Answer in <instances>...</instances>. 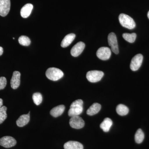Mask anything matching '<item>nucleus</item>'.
I'll use <instances>...</instances> for the list:
<instances>
[{"instance_id": "obj_1", "label": "nucleus", "mask_w": 149, "mask_h": 149, "mask_svg": "<svg viewBox=\"0 0 149 149\" xmlns=\"http://www.w3.org/2000/svg\"><path fill=\"white\" fill-rule=\"evenodd\" d=\"M119 22L123 27L128 29H133L136 27V23L132 17L125 14L121 13L119 15Z\"/></svg>"}, {"instance_id": "obj_2", "label": "nucleus", "mask_w": 149, "mask_h": 149, "mask_svg": "<svg viewBox=\"0 0 149 149\" xmlns=\"http://www.w3.org/2000/svg\"><path fill=\"white\" fill-rule=\"evenodd\" d=\"M63 72L60 69L56 68H50L47 70L46 75L48 79L52 81H57L63 77Z\"/></svg>"}, {"instance_id": "obj_3", "label": "nucleus", "mask_w": 149, "mask_h": 149, "mask_svg": "<svg viewBox=\"0 0 149 149\" xmlns=\"http://www.w3.org/2000/svg\"><path fill=\"white\" fill-rule=\"evenodd\" d=\"M104 75V72L99 70H91L88 71L86 77L91 83H97L101 80Z\"/></svg>"}, {"instance_id": "obj_4", "label": "nucleus", "mask_w": 149, "mask_h": 149, "mask_svg": "<svg viewBox=\"0 0 149 149\" xmlns=\"http://www.w3.org/2000/svg\"><path fill=\"white\" fill-rule=\"evenodd\" d=\"M109 45L110 46L112 51L117 54L119 53L118 45L116 35L113 32L110 33L108 37Z\"/></svg>"}, {"instance_id": "obj_5", "label": "nucleus", "mask_w": 149, "mask_h": 149, "mask_svg": "<svg viewBox=\"0 0 149 149\" xmlns=\"http://www.w3.org/2000/svg\"><path fill=\"white\" fill-rule=\"evenodd\" d=\"M143 56L138 54L132 59L130 64V68L133 71H136L141 67L143 61Z\"/></svg>"}, {"instance_id": "obj_6", "label": "nucleus", "mask_w": 149, "mask_h": 149, "mask_svg": "<svg viewBox=\"0 0 149 149\" xmlns=\"http://www.w3.org/2000/svg\"><path fill=\"white\" fill-rule=\"evenodd\" d=\"M97 56L102 60H107L110 58L111 51L109 48L102 47L99 48L96 53Z\"/></svg>"}, {"instance_id": "obj_7", "label": "nucleus", "mask_w": 149, "mask_h": 149, "mask_svg": "<svg viewBox=\"0 0 149 149\" xmlns=\"http://www.w3.org/2000/svg\"><path fill=\"white\" fill-rule=\"evenodd\" d=\"M69 124L72 128L75 129H80L85 125V122L82 118L78 116H72L69 121Z\"/></svg>"}, {"instance_id": "obj_8", "label": "nucleus", "mask_w": 149, "mask_h": 149, "mask_svg": "<svg viewBox=\"0 0 149 149\" xmlns=\"http://www.w3.org/2000/svg\"><path fill=\"white\" fill-rule=\"evenodd\" d=\"M16 143L15 139L11 136H4L0 139V145L4 148H11L15 146Z\"/></svg>"}, {"instance_id": "obj_9", "label": "nucleus", "mask_w": 149, "mask_h": 149, "mask_svg": "<svg viewBox=\"0 0 149 149\" xmlns=\"http://www.w3.org/2000/svg\"><path fill=\"white\" fill-rule=\"evenodd\" d=\"M10 0H0V15L5 17L10 10Z\"/></svg>"}, {"instance_id": "obj_10", "label": "nucleus", "mask_w": 149, "mask_h": 149, "mask_svg": "<svg viewBox=\"0 0 149 149\" xmlns=\"http://www.w3.org/2000/svg\"><path fill=\"white\" fill-rule=\"evenodd\" d=\"M85 48V43L80 42L74 45L70 51L71 55L74 57H77L80 55L84 50Z\"/></svg>"}, {"instance_id": "obj_11", "label": "nucleus", "mask_w": 149, "mask_h": 149, "mask_svg": "<svg viewBox=\"0 0 149 149\" xmlns=\"http://www.w3.org/2000/svg\"><path fill=\"white\" fill-rule=\"evenodd\" d=\"M20 72L15 71L13 72L10 81L11 87L13 89H16L19 86L20 83Z\"/></svg>"}, {"instance_id": "obj_12", "label": "nucleus", "mask_w": 149, "mask_h": 149, "mask_svg": "<svg viewBox=\"0 0 149 149\" xmlns=\"http://www.w3.org/2000/svg\"><path fill=\"white\" fill-rule=\"evenodd\" d=\"M33 6L32 4L27 3L22 8L20 14L23 18H27L30 15L33 9Z\"/></svg>"}, {"instance_id": "obj_13", "label": "nucleus", "mask_w": 149, "mask_h": 149, "mask_svg": "<svg viewBox=\"0 0 149 149\" xmlns=\"http://www.w3.org/2000/svg\"><path fill=\"white\" fill-rule=\"evenodd\" d=\"M64 149H83V145L77 141H69L65 143Z\"/></svg>"}, {"instance_id": "obj_14", "label": "nucleus", "mask_w": 149, "mask_h": 149, "mask_svg": "<svg viewBox=\"0 0 149 149\" xmlns=\"http://www.w3.org/2000/svg\"><path fill=\"white\" fill-rule=\"evenodd\" d=\"M65 109V107L63 105L58 106L51 110L50 114L54 117H58L63 114Z\"/></svg>"}, {"instance_id": "obj_15", "label": "nucleus", "mask_w": 149, "mask_h": 149, "mask_svg": "<svg viewBox=\"0 0 149 149\" xmlns=\"http://www.w3.org/2000/svg\"><path fill=\"white\" fill-rule=\"evenodd\" d=\"M29 112L27 114L22 115L20 116L16 121V124L19 127H23L24 125H27L29 123L30 116H29Z\"/></svg>"}, {"instance_id": "obj_16", "label": "nucleus", "mask_w": 149, "mask_h": 149, "mask_svg": "<svg viewBox=\"0 0 149 149\" xmlns=\"http://www.w3.org/2000/svg\"><path fill=\"white\" fill-rule=\"evenodd\" d=\"M75 37V35L73 33H71L66 35L62 41L61 47L65 48L68 47L73 42Z\"/></svg>"}, {"instance_id": "obj_17", "label": "nucleus", "mask_w": 149, "mask_h": 149, "mask_svg": "<svg viewBox=\"0 0 149 149\" xmlns=\"http://www.w3.org/2000/svg\"><path fill=\"white\" fill-rule=\"evenodd\" d=\"M101 105L97 103H95L91 106L87 111V114L93 116L97 114L100 110Z\"/></svg>"}, {"instance_id": "obj_18", "label": "nucleus", "mask_w": 149, "mask_h": 149, "mask_svg": "<svg viewBox=\"0 0 149 149\" xmlns=\"http://www.w3.org/2000/svg\"><path fill=\"white\" fill-rule=\"evenodd\" d=\"M112 124L113 122L111 119L109 118H106L102 123L100 125V127L104 132H108L109 131Z\"/></svg>"}, {"instance_id": "obj_19", "label": "nucleus", "mask_w": 149, "mask_h": 149, "mask_svg": "<svg viewBox=\"0 0 149 149\" xmlns=\"http://www.w3.org/2000/svg\"><path fill=\"white\" fill-rule=\"evenodd\" d=\"M83 107H70L68 111L69 116H77L81 114L83 111Z\"/></svg>"}, {"instance_id": "obj_20", "label": "nucleus", "mask_w": 149, "mask_h": 149, "mask_svg": "<svg viewBox=\"0 0 149 149\" xmlns=\"http://www.w3.org/2000/svg\"><path fill=\"white\" fill-rule=\"evenodd\" d=\"M116 111L118 114L121 116H123L128 114L129 109L126 106L123 104H120L116 107Z\"/></svg>"}, {"instance_id": "obj_21", "label": "nucleus", "mask_w": 149, "mask_h": 149, "mask_svg": "<svg viewBox=\"0 0 149 149\" xmlns=\"http://www.w3.org/2000/svg\"><path fill=\"white\" fill-rule=\"evenodd\" d=\"M122 36L125 41H127L128 42L132 43L134 42L136 40L137 35L135 33L132 34L125 33L123 34Z\"/></svg>"}, {"instance_id": "obj_22", "label": "nucleus", "mask_w": 149, "mask_h": 149, "mask_svg": "<svg viewBox=\"0 0 149 149\" xmlns=\"http://www.w3.org/2000/svg\"><path fill=\"white\" fill-rule=\"evenodd\" d=\"M144 133L141 129H139L136 131L135 136V140L136 143L138 144L141 143L143 141Z\"/></svg>"}, {"instance_id": "obj_23", "label": "nucleus", "mask_w": 149, "mask_h": 149, "mask_svg": "<svg viewBox=\"0 0 149 149\" xmlns=\"http://www.w3.org/2000/svg\"><path fill=\"white\" fill-rule=\"evenodd\" d=\"M19 43L20 45L24 46H28L30 45L31 41L29 37L26 36H21L19 38Z\"/></svg>"}, {"instance_id": "obj_24", "label": "nucleus", "mask_w": 149, "mask_h": 149, "mask_svg": "<svg viewBox=\"0 0 149 149\" xmlns=\"http://www.w3.org/2000/svg\"><path fill=\"white\" fill-rule=\"evenodd\" d=\"M7 108L6 106H2L0 108V124L2 123L7 117Z\"/></svg>"}, {"instance_id": "obj_25", "label": "nucleus", "mask_w": 149, "mask_h": 149, "mask_svg": "<svg viewBox=\"0 0 149 149\" xmlns=\"http://www.w3.org/2000/svg\"><path fill=\"white\" fill-rule=\"evenodd\" d=\"M33 101L35 104L39 105L42 101V97L40 93H34L32 96Z\"/></svg>"}, {"instance_id": "obj_26", "label": "nucleus", "mask_w": 149, "mask_h": 149, "mask_svg": "<svg viewBox=\"0 0 149 149\" xmlns=\"http://www.w3.org/2000/svg\"><path fill=\"white\" fill-rule=\"evenodd\" d=\"M7 84V80L6 77H0V90H3L6 87Z\"/></svg>"}, {"instance_id": "obj_27", "label": "nucleus", "mask_w": 149, "mask_h": 149, "mask_svg": "<svg viewBox=\"0 0 149 149\" xmlns=\"http://www.w3.org/2000/svg\"><path fill=\"white\" fill-rule=\"evenodd\" d=\"M83 102L82 100H77L74 101L70 105V107H83Z\"/></svg>"}, {"instance_id": "obj_28", "label": "nucleus", "mask_w": 149, "mask_h": 149, "mask_svg": "<svg viewBox=\"0 0 149 149\" xmlns=\"http://www.w3.org/2000/svg\"><path fill=\"white\" fill-rule=\"evenodd\" d=\"M3 48L2 47H0V56L3 54Z\"/></svg>"}, {"instance_id": "obj_29", "label": "nucleus", "mask_w": 149, "mask_h": 149, "mask_svg": "<svg viewBox=\"0 0 149 149\" xmlns=\"http://www.w3.org/2000/svg\"><path fill=\"white\" fill-rule=\"evenodd\" d=\"M3 104L2 99L0 98V108L3 106Z\"/></svg>"}, {"instance_id": "obj_30", "label": "nucleus", "mask_w": 149, "mask_h": 149, "mask_svg": "<svg viewBox=\"0 0 149 149\" xmlns=\"http://www.w3.org/2000/svg\"><path fill=\"white\" fill-rule=\"evenodd\" d=\"M148 18L149 19V11H148Z\"/></svg>"}]
</instances>
